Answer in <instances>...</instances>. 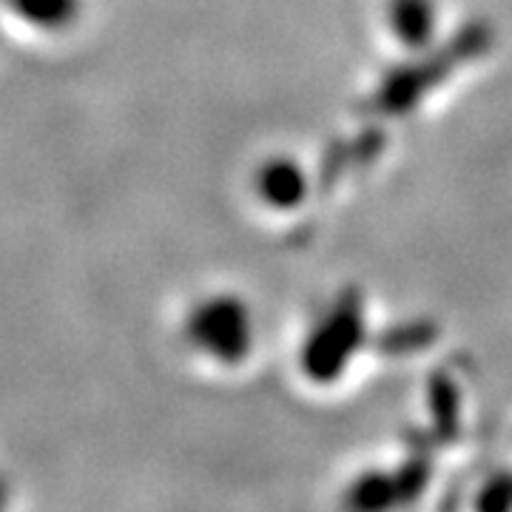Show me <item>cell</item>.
I'll return each mask as SVG.
<instances>
[{"mask_svg":"<svg viewBox=\"0 0 512 512\" xmlns=\"http://www.w3.org/2000/svg\"><path fill=\"white\" fill-rule=\"evenodd\" d=\"M188 336L220 362H239L251 348V319L237 299H211L188 322Z\"/></svg>","mask_w":512,"mask_h":512,"instance_id":"6da1fadb","label":"cell"},{"mask_svg":"<svg viewBox=\"0 0 512 512\" xmlns=\"http://www.w3.org/2000/svg\"><path fill=\"white\" fill-rule=\"evenodd\" d=\"M359 313L342 308L333 313L325 328L313 336V342L305 348V370L313 379H333V373L342 367L348 350L359 339Z\"/></svg>","mask_w":512,"mask_h":512,"instance_id":"7a4b0ae2","label":"cell"},{"mask_svg":"<svg viewBox=\"0 0 512 512\" xmlns=\"http://www.w3.org/2000/svg\"><path fill=\"white\" fill-rule=\"evenodd\" d=\"M256 188H259V197H265L276 208H293L305 197V174L291 160H274L265 168H259Z\"/></svg>","mask_w":512,"mask_h":512,"instance_id":"3957f363","label":"cell"},{"mask_svg":"<svg viewBox=\"0 0 512 512\" xmlns=\"http://www.w3.org/2000/svg\"><path fill=\"white\" fill-rule=\"evenodd\" d=\"M433 3L430 0H390V26L404 46H427L433 35Z\"/></svg>","mask_w":512,"mask_h":512,"instance_id":"277c9868","label":"cell"},{"mask_svg":"<svg viewBox=\"0 0 512 512\" xmlns=\"http://www.w3.org/2000/svg\"><path fill=\"white\" fill-rule=\"evenodd\" d=\"M20 18L37 26H63L77 15V0H3Z\"/></svg>","mask_w":512,"mask_h":512,"instance_id":"5b68a950","label":"cell"}]
</instances>
